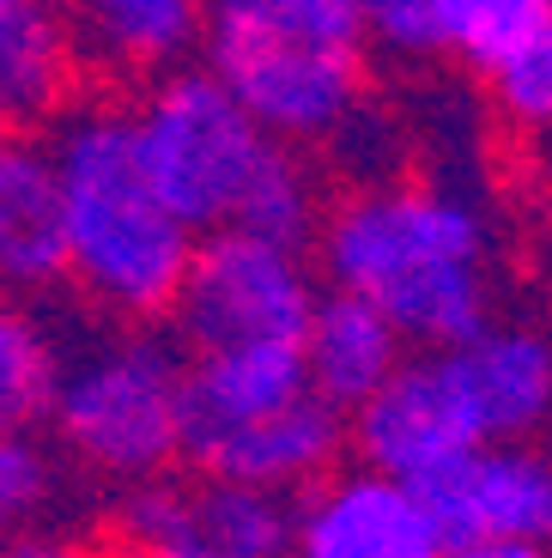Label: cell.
I'll use <instances>...</instances> for the list:
<instances>
[{"label": "cell", "mask_w": 552, "mask_h": 558, "mask_svg": "<svg viewBox=\"0 0 552 558\" xmlns=\"http://www.w3.org/2000/svg\"><path fill=\"white\" fill-rule=\"evenodd\" d=\"M322 292L304 262V243L262 238V231H207L194 267L177 292V340L189 352L262 347V340H304Z\"/></svg>", "instance_id": "7"}, {"label": "cell", "mask_w": 552, "mask_h": 558, "mask_svg": "<svg viewBox=\"0 0 552 558\" xmlns=\"http://www.w3.org/2000/svg\"><path fill=\"white\" fill-rule=\"evenodd\" d=\"M85 68L110 80H165L207 49L213 0H68Z\"/></svg>", "instance_id": "12"}, {"label": "cell", "mask_w": 552, "mask_h": 558, "mask_svg": "<svg viewBox=\"0 0 552 558\" xmlns=\"http://www.w3.org/2000/svg\"><path fill=\"white\" fill-rule=\"evenodd\" d=\"M359 7H364V25H371V43L383 56H395V61L443 56L431 0H359Z\"/></svg>", "instance_id": "21"}, {"label": "cell", "mask_w": 552, "mask_h": 558, "mask_svg": "<svg viewBox=\"0 0 552 558\" xmlns=\"http://www.w3.org/2000/svg\"><path fill=\"white\" fill-rule=\"evenodd\" d=\"M449 546L456 541H540L552 546V449L480 444L419 480Z\"/></svg>", "instance_id": "10"}, {"label": "cell", "mask_w": 552, "mask_h": 558, "mask_svg": "<svg viewBox=\"0 0 552 558\" xmlns=\"http://www.w3.org/2000/svg\"><path fill=\"white\" fill-rule=\"evenodd\" d=\"M140 153L165 201L194 231H262L310 243L322 231V189L304 153L279 140L213 68H177L134 104Z\"/></svg>", "instance_id": "3"}, {"label": "cell", "mask_w": 552, "mask_h": 558, "mask_svg": "<svg viewBox=\"0 0 552 558\" xmlns=\"http://www.w3.org/2000/svg\"><path fill=\"white\" fill-rule=\"evenodd\" d=\"M291 558H449V534L419 480L359 468L310 486L298 504Z\"/></svg>", "instance_id": "8"}, {"label": "cell", "mask_w": 552, "mask_h": 558, "mask_svg": "<svg viewBox=\"0 0 552 558\" xmlns=\"http://www.w3.org/2000/svg\"><path fill=\"white\" fill-rule=\"evenodd\" d=\"M7 558H92V553H80L68 541H49V534H25V541L7 546Z\"/></svg>", "instance_id": "23"}, {"label": "cell", "mask_w": 552, "mask_h": 558, "mask_svg": "<svg viewBox=\"0 0 552 558\" xmlns=\"http://www.w3.org/2000/svg\"><path fill=\"white\" fill-rule=\"evenodd\" d=\"M49 153L68 195V279L116 322L177 310L201 231L165 201L146 170L134 110L80 98L49 122Z\"/></svg>", "instance_id": "2"}, {"label": "cell", "mask_w": 552, "mask_h": 558, "mask_svg": "<svg viewBox=\"0 0 552 558\" xmlns=\"http://www.w3.org/2000/svg\"><path fill=\"white\" fill-rule=\"evenodd\" d=\"M116 534L134 558H194V486L177 480H140L116 504Z\"/></svg>", "instance_id": "19"}, {"label": "cell", "mask_w": 552, "mask_h": 558, "mask_svg": "<svg viewBox=\"0 0 552 558\" xmlns=\"http://www.w3.org/2000/svg\"><path fill=\"white\" fill-rule=\"evenodd\" d=\"M61 449L104 480H158L177 456H189V359L177 340L153 328H110L85 347H68L56 407Z\"/></svg>", "instance_id": "6"}, {"label": "cell", "mask_w": 552, "mask_h": 558, "mask_svg": "<svg viewBox=\"0 0 552 558\" xmlns=\"http://www.w3.org/2000/svg\"><path fill=\"white\" fill-rule=\"evenodd\" d=\"M449 558H552L540 541H456Z\"/></svg>", "instance_id": "22"}, {"label": "cell", "mask_w": 552, "mask_h": 558, "mask_svg": "<svg viewBox=\"0 0 552 558\" xmlns=\"http://www.w3.org/2000/svg\"><path fill=\"white\" fill-rule=\"evenodd\" d=\"M49 498H56V456L25 425H13L7 444H0V510L13 522H25V517H43Z\"/></svg>", "instance_id": "20"}, {"label": "cell", "mask_w": 552, "mask_h": 558, "mask_svg": "<svg viewBox=\"0 0 552 558\" xmlns=\"http://www.w3.org/2000/svg\"><path fill=\"white\" fill-rule=\"evenodd\" d=\"M80 37L56 0H0V110L13 128H49L73 104Z\"/></svg>", "instance_id": "16"}, {"label": "cell", "mask_w": 552, "mask_h": 558, "mask_svg": "<svg viewBox=\"0 0 552 558\" xmlns=\"http://www.w3.org/2000/svg\"><path fill=\"white\" fill-rule=\"evenodd\" d=\"M552 425V340L523 322H485L456 347L407 359L388 389L352 413L364 468L425 480L480 444H516Z\"/></svg>", "instance_id": "4"}, {"label": "cell", "mask_w": 552, "mask_h": 558, "mask_svg": "<svg viewBox=\"0 0 552 558\" xmlns=\"http://www.w3.org/2000/svg\"><path fill=\"white\" fill-rule=\"evenodd\" d=\"M352 444V418L346 407H334L328 395H298L279 413H262L237 425V432L213 437L201 456H189L201 474L219 480H249V486H274V492H304L322 486L328 468L340 461V449Z\"/></svg>", "instance_id": "11"}, {"label": "cell", "mask_w": 552, "mask_h": 558, "mask_svg": "<svg viewBox=\"0 0 552 558\" xmlns=\"http://www.w3.org/2000/svg\"><path fill=\"white\" fill-rule=\"evenodd\" d=\"M56 7H68V0H56Z\"/></svg>", "instance_id": "24"}, {"label": "cell", "mask_w": 552, "mask_h": 558, "mask_svg": "<svg viewBox=\"0 0 552 558\" xmlns=\"http://www.w3.org/2000/svg\"><path fill=\"white\" fill-rule=\"evenodd\" d=\"M359 0H213L207 68L291 146H328L364 110Z\"/></svg>", "instance_id": "5"}, {"label": "cell", "mask_w": 552, "mask_h": 558, "mask_svg": "<svg viewBox=\"0 0 552 558\" xmlns=\"http://www.w3.org/2000/svg\"><path fill=\"white\" fill-rule=\"evenodd\" d=\"M310 395L304 340H262V347H219L189 359V456L249 418L279 413Z\"/></svg>", "instance_id": "13"}, {"label": "cell", "mask_w": 552, "mask_h": 558, "mask_svg": "<svg viewBox=\"0 0 552 558\" xmlns=\"http://www.w3.org/2000/svg\"><path fill=\"white\" fill-rule=\"evenodd\" d=\"M443 56L473 68L528 134H552V0H431Z\"/></svg>", "instance_id": "9"}, {"label": "cell", "mask_w": 552, "mask_h": 558, "mask_svg": "<svg viewBox=\"0 0 552 558\" xmlns=\"http://www.w3.org/2000/svg\"><path fill=\"white\" fill-rule=\"evenodd\" d=\"M291 492L249 480H194V558H291Z\"/></svg>", "instance_id": "17"}, {"label": "cell", "mask_w": 552, "mask_h": 558, "mask_svg": "<svg viewBox=\"0 0 552 558\" xmlns=\"http://www.w3.org/2000/svg\"><path fill=\"white\" fill-rule=\"evenodd\" d=\"M407 328L388 316L383 304H371L364 292L334 286L310 316L304 335V364H310V389L328 395L334 407L359 413L376 389L395 383V371L407 364Z\"/></svg>", "instance_id": "15"}, {"label": "cell", "mask_w": 552, "mask_h": 558, "mask_svg": "<svg viewBox=\"0 0 552 558\" xmlns=\"http://www.w3.org/2000/svg\"><path fill=\"white\" fill-rule=\"evenodd\" d=\"M61 371H68V347L56 340V328H43L31 310H7V322H0V413H7V432L31 425V418H49Z\"/></svg>", "instance_id": "18"}, {"label": "cell", "mask_w": 552, "mask_h": 558, "mask_svg": "<svg viewBox=\"0 0 552 558\" xmlns=\"http://www.w3.org/2000/svg\"><path fill=\"white\" fill-rule=\"evenodd\" d=\"M0 274L13 292L68 279V195L49 140L31 134L0 153Z\"/></svg>", "instance_id": "14"}, {"label": "cell", "mask_w": 552, "mask_h": 558, "mask_svg": "<svg viewBox=\"0 0 552 558\" xmlns=\"http://www.w3.org/2000/svg\"><path fill=\"white\" fill-rule=\"evenodd\" d=\"M334 286L364 292L413 347H456L492 322V225L437 182H359L316 231Z\"/></svg>", "instance_id": "1"}]
</instances>
